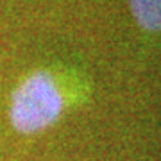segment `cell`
I'll return each instance as SVG.
<instances>
[{"instance_id":"1","label":"cell","mask_w":161,"mask_h":161,"mask_svg":"<svg viewBox=\"0 0 161 161\" xmlns=\"http://www.w3.org/2000/svg\"><path fill=\"white\" fill-rule=\"evenodd\" d=\"M90 97L92 82L86 74L68 64H45L27 72L13 88L7 118L18 134L31 136L47 131Z\"/></svg>"},{"instance_id":"2","label":"cell","mask_w":161,"mask_h":161,"mask_svg":"<svg viewBox=\"0 0 161 161\" xmlns=\"http://www.w3.org/2000/svg\"><path fill=\"white\" fill-rule=\"evenodd\" d=\"M129 9L143 34H161V0H129Z\"/></svg>"}]
</instances>
